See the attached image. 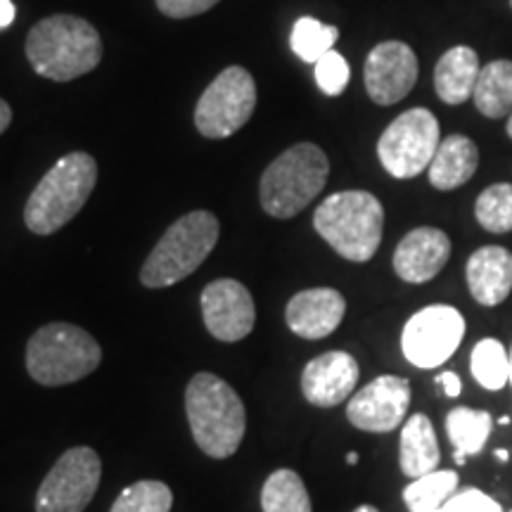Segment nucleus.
<instances>
[{
    "label": "nucleus",
    "instance_id": "f257e3e1",
    "mask_svg": "<svg viewBox=\"0 0 512 512\" xmlns=\"http://www.w3.org/2000/svg\"><path fill=\"white\" fill-rule=\"evenodd\" d=\"M27 57L34 72L50 81H74L93 72L102 60V41L93 24L74 15L41 19L27 36Z\"/></svg>",
    "mask_w": 512,
    "mask_h": 512
},
{
    "label": "nucleus",
    "instance_id": "f03ea898",
    "mask_svg": "<svg viewBox=\"0 0 512 512\" xmlns=\"http://www.w3.org/2000/svg\"><path fill=\"white\" fill-rule=\"evenodd\" d=\"M185 413L195 444L209 458H230L245 437V406L233 387L211 373L195 375L185 392Z\"/></svg>",
    "mask_w": 512,
    "mask_h": 512
},
{
    "label": "nucleus",
    "instance_id": "7ed1b4c3",
    "mask_svg": "<svg viewBox=\"0 0 512 512\" xmlns=\"http://www.w3.org/2000/svg\"><path fill=\"white\" fill-rule=\"evenodd\" d=\"M313 226L335 252L347 261H370L382 242L384 209L366 190L335 192L313 214Z\"/></svg>",
    "mask_w": 512,
    "mask_h": 512
},
{
    "label": "nucleus",
    "instance_id": "20e7f679",
    "mask_svg": "<svg viewBox=\"0 0 512 512\" xmlns=\"http://www.w3.org/2000/svg\"><path fill=\"white\" fill-rule=\"evenodd\" d=\"M95 181H98V164L88 152H72L62 157L31 192L24 207L27 228L36 235L57 233L83 209Z\"/></svg>",
    "mask_w": 512,
    "mask_h": 512
},
{
    "label": "nucleus",
    "instance_id": "39448f33",
    "mask_svg": "<svg viewBox=\"0 0 512 512\" xmlns=\"http://www.w3.org/2000/svg\"><path fill=\"white\" fill-rule=\"evenodd\" d=\"M328 176V155L318 145H292L273 159L261 176V207L273 219H292L316 200L328 183Z\"/></svg>",
    "mask_w": 512,
    "mask_h": 512
},
{
    "label": "nucleus",
    "instance_id": "423d86ee",
    "mask_svg": "<svg viewBox=\"0 0 512 512\" xmlns=\"http://www.w3.org/2000/svg\"><path fill=\"white\" fill-rule=\"evenodd\" d=\"M219 233V219L211 211L200 209L181 216L145 259L140 283L152 290L181 283L204 264L219 242Z\"/></svg>",
    "mask_w": 512,
    "mask_h": 512
},
{
    "label": "nucleus",
    "instance_id": "0eeeda50",
    "mask_svg": "<svg viewBox=\"0 0 512 512\" xmlns=\"http://www.w3.org/2000/svg\"><path fill=\"white\" fill-rule=\"evenodd\" d=\"M102 361L93 335L72 323H48L31 335L27 370L43 387H62L88 377Z\"/></svg>",
    "mask_w": 512,
    "mask_h": 512
},
{
    "label": "nucleus",
    "instance_id": "6e6552de",
    "mask_svg": "<svg viewBox=\"0 0 512 512\" xmlns=\"http://www.w3.org/2000/svg\"><path fill=\"white\" fill-rule=\"evenodd\" d=\"M439 143L437 117L425 107H415L387 126L377 143V157L389 176L406 181L430 169Z\"/></svg>",
    "mask_w": 512,
    "mask_h": 512
},
{
    "label": "nucleus",
    "instance_id": "1a4fd4ad",
    "mask_svg": "<svg viewBox=\"0 0 512 512\" xmlns=\"http://www.w3.org/2000/svg\"><path fill=\"white\" fill-rule=\"evenodd\" d=\"M256 83L245 67H228L209 83L195 107V126L204 138L233 136L252 119Z\"/></svg>",
    "mask_w": 512,
    "mask_h": 512
},
{
    "label": "nucleus",
    "instance_id": "9d476101",
    "mask_svg": "<svg viewBox=\"0 0 512 512\" xmlns=\"http://www.w3.org/2000/svg\"><path fill=\"white\" fill-rule=\"evenodd\" d=\"M100 456L88 446L69 448L43 479L36 512H83L100 486Z\"/></svg>",
    "mask_w": 512,
    "mask_h": 512
},
{
    "label": "nucleus",
    "instance_id": "9b49d317",
    "mask_svg": "<svg viewBox=\"0 0 512 512\" xmlns=\"http://www.w3.org/2000/svg\"><path fill=\"white\" fill-rule=\"evenodd\" d=\"M465 337V318L453 306L434 304L408 318L401 332L403 356L415 368L432 370L456 354Z\"/></svg>",
    "mask_w": 512,
    "mask_h": 512
},
{
    "label": "nucleus",
    "instance_id": "f8f14e48",
    "mask_svg": "<svg viewBox=\"0 0 512 512\" xmlns=\"http://www.w3.org/2000/svg\"><path fill=\"white\" fill-rule=\"evenodd\" d=\"M411 406V382L399 375H380L347 403V418L363 432H394Z\"/></svg>",
    "mask_w": 512,
    "mask_h": 512
},
{
    "label": "nucleus",
    "instance_id": "ddd939ff",
    "mask_svg": "<svg viewBox=\"0 0 512 512\" xmlns=\"http://www.w3.org/2000/svg\"><path fill=\"white\" fill-rule=\"evenodd\" d=\"M204 325L219 342H240L254 330L256 309L249 290L238 280L221 278L202 292Z\"/></svg>",
    "mask_w": 512,
    "mask_h": 512
},
{
    "label": "nucleus",
    "instance_id": "4468645a",
    "mask_svg": "<svg viewBox=\"0 0 512 512\" xmlns=\"http://www.w3.org/2000/svg\"><path fill=\"white\" fill-rule=\"evenodd\" d=\"M363 79L370 100L377 105H396L418 81V57L406 43L384 41L370 50Z\"/></svg>",
    "mask_w": 512,
    "mask_h": 512
},
{
    "label": "nucleus",
    "instance_id": "2eb2a0df",
    "mask_svg": "<svg viewBox=\"0 0 512 512\" xmlns=\"http://www.w3.org/2000/svg\"><path fill=\"white\" fill-rule=\"evenodd\" d=\"M356 358L347 351H328L306 363L302 373V392L306 401L318 408H335L354 394L358 384Z\"/></svg>",
    "mask_w": 512,
    "mask_h": 512
},
{
    "label": "nucleus",
    "instance_id": "dca6fc26",
    "mask_svg": "<svg viewBox=\"0 0 512 512\" xmlns=\"http://www.w3.org/2000/svg\"><path fill=\"white\" fill-rule=\"evenodd\" d=\"M451 256V240L444 230L422 226L399 242L394 252V271L403 283L422 285L437 278Z\"/></svg>",
    "mask_w": 512,
    "mask_h": 512
},
{
    "label": "nucleus",
    "instance_id": "f3484780",
    "mask_svg": "<svg viewBox=\"0 0 512 512\" xmlns=\"http://www.w3.org/2000/svg\"><path fill=\"white\" fill-rule=\"evenodd\" d=\"M347 302L332 287H313V290L297 292L290 299L285 320L297 337L323 339L332 335L342 323Z\"/></svg>",
    "mask_w": 512,
    "mask_h": 512
},
{
    "label": "nucleus",
    "instance_id": "a211bd4d",
    "mask_svg": "<svg viewBox=\"0 0 512 512\" xmlns=\"http://www.w3.org/2000/svg\"><path fill=\"white\" fill-rule=\"evenodd\" d=\"M467 287L482 306H498L512 292V252L498 245L479 247L467 259Z\"/></svg>",
    "mask_w": 512,
    "mask_h": 512
},
{
    "label": "nucleus",
    "instance_id": "6ab92c4d",
    "mask_svg": "<svg viewBox=\"0 0 512 512\" xmlns=\"http://www.w3.org/2000/svg\"><path fill=\"white\" fill-rule=\"evenodd\" d=\"M479 72V57L472 48L456 46L441 55L434 69V88L446 105H463L475 93Z\"/></svg>",
    "mask_w": 512,
    "mask_h": 512
},
{
    "label": "nucleus",
    "instance_id": "aec40b11",
    "mask_svg": "<svg viewBox=\"0 0 512 512\" xmlns=\"http://www.w3.org/2000/svg\"><path fill=\"white\" fill-rule=\"evenodd\" d=\"M439 460H441L439 441L430 418L422 413L411 415V418L403 422V430H401V451H399L401 472L411 479L425 477L437 470Z\"/></svg>",
    "mask_w": 512,
    "mask_h": 512
},
{
    "label": "nucleus",
    "instance_id": "412c9836",
    "mask_svg": "<svg viewBox=\"0 0 512 512\" xmlns=\"http://www.w3.org/2000/svg\"><path fill=\"white\" fill-rule=\"evenodd\" d=\"M479 166V150L467 136H448L439 143L430 169V183L437 190H456L475 176Z\"/></svg>",
    "mask_w": 512,
    "mask_h": 512
},
{
    "label": "nucleus",
    "instance_id": "4be33fe9",
    "mask_svg": "<svg viewBox=\"0 0 512 512\" xmlns=\"http://www.w3.org/2000/svg\"><path fill=\"white\" fill-rule=\"evenodd\" d=\"M494 430V420L489 411H479V408L458 406L446 415V434L451 441L453 451H456V463L465 465L467 456H477L484 451L486 441Z\"/></svg>",
    "mask_w": 512,
    "mask_h": 512
},
{
    "label": "nucleus",
    "instance_id": "5701e85b",
    "mask_svg": "<svg viewBox=\"0 0 512 512\" xmlns=\"http://www.w3.org/2000/svg\"><path fill=\"white\" fill-rule=\"evenodd\" d=\"M477 110L489 119L508 117L512 112V62L496 60L489 62L479 72L475 93Z\"/></svg>",
    "mask_w": 512,
    "mask_h": 512
},
{
    "label": "nucleus",
    "instance_id": "b1692460",
    "mask_svg": "<svg viewBox=\"0 0 512 512\" xmlns=\"http://www.w3.org/2000/svg\"><path fill=\"white\" fill-rule=\"evenodd\" d=\"M264 512H313L311 496L294 470H275L261 489Z\"/></svg>",
    "mask_w": 512,
    "mask_h": 512
},
{
    "label": "nucleus",
    "instance_id": "393cba45",
    "mask_svg": "<svg viewBox=\"0 0 512 512\" xmlns=\"http://www.w3.org/2000/svg\"><path fill=\"white\" fill-rule=\"evenodd\" d=\"M470 373L489 392H498L510 382V354L496 337L479 339L470 354Z\"/></svg>",
    "mask_w": 512,
    "mask_h": 512
},
{
    "label": "nucleus",
    "instance_id": "a878e982",
    "mask_svg": "<svg viewBox=\"0 0 512 512\" xmlns=\"http://www.w3.org/2000/svg\"><path fill=\"white\" fill-rule=\"evenodd\" d=\"M458 472L434 470L430 475L413 479L403 489V503L411 512H432L444 505L458 491Z\"/></svg>",
    "mask_w": 512,
    "mask_h": 512
},
{
    "label": "nucleus",
    "instance_id": "bb28decb",
    "mask_svg": "<svg viewBox=\"0 0 512 512\" xmlns=\"http://www.w3.org/2000/svg\"><path fill=\"white\" fill-rule=\"evenodd\" d=\"M337 38H339L337 27L318 22L316 17H302L297 24H294L290 43L294 53L302 57L304 62L316 64L320 57L328 55L330 50L335 48Z\"/></svg>",
    "mask_w": 512,
    "mask_h": 512
},
{
    "label": "nucleus",
    "instance_id": "cd10ccee",
    "mask_svg": "<svg viewBox=\"0 0 512 512\" xmlns=\"http://www.w3.org/2000/svg\"><path fill=\"white\" fill-rule=\"evenodd\" d=\"M477 223L489 233H510L512 230V185L496 183L482 190L475 202Z\"/></svg>",
    "mask_w": 512,
    "mask_h": 512
},
{
    "label": "nucleus",
    "instance_id": "c85d7f7f",
    "mask_svg": "<svg viewBox=\"0 0 512 512\" xmlns=\"http://www.w3.org/2000/svg\"><path fill=\"white\" fill-rule=\"evenodd\" d=\"M174 505V494L164 482L145 479L126 486L110 512H169Z\"/></svg>",
    "mask_w": 512,
    "mask_h": 512
},
{
    "label": "nucleus",
    "instance_id": "c756f323",
    "mask_svg": "<svg viewBox=\"0 0 512 512\" xmlns=\"http://www.w3.org/2000/svg\"><path fill=\"white\" fill-rule=\"evenodd\" d=\"M349 64L337 50H330L316 62V83L325 95H342L349 86Z\"/></svg>",
    "mask_w": 512,
    "mask_h": 512
},
{
    "label": "nucleus",
    "instance_id": "7c9ffc66",
    "mask_svg": "<svg viewBox=\"0 0 512 512\" xmlns=\"http://www.w3.org/2000/svg\"><path fill=\"white\" fill-rule=\"evenodd\" d=\"M432 512H503L501 503L494 501L489 494H484L482 489H460L453 494L441 508Z\"/></svg>",
    "mask_w": 512,
    "mask_h": 512
},
{
    "label": "nucleus",
    "instance_id": "2f4dec72",
    "mask_svg": "<svg viewBox=\"0 0 512 512\" xmlns=\"http://www.w3.org/2000/svg\"><path fill=\"white\" fill-rule=\"evenodd\" d=\"M221 0H157V8L164 12L166 17H174V19H185V17H195L202 15L219 5Z\"/></svg>",
    "mask_w": 512,
    "mask_h": 512
},
{
    "label": "nucleus",
    "instance_id": "473e14b6",
    "mask_svg": "<svg viewBox=\"0 0 512 512\" xmlns=\"http://www.w3.org/2000/svg\"><path fill=\"white\" fill-rule=\"evenodd\" d=\"M434 382H437V387L448 396V399H458L460 392H463V382H460V377L456 373H451V370L439 373Z\"/></svg>",
    "mask_w": 512,
    "mask_h": 512
},
{
    "label": "nucleus",
    "instance_id": "72a5a7b5",
    "mask_svg": "<svg viewBox=\"0 0 512 512\" xmlns=\"http://www.w3.org/2000/svg\"><path fill=\"white\" fill-rule=\"evenodd\" d=\"M15 22V3L12 0H0V31L8 29Z\"/></svg>",
    "mask_w": 512,
    "mask_h": 512
},
{
    "label": "nucleus",
    "instance_id": "f704fd0d",
    "mask_svg": "<svg viewBox=\"0 0 512 512\" xmlns=\"http://www.w3.org/2000/svg\"><path fill=\"white\" fill-rule=\"evenodd\" d=\"M10 121H12L10 105L5 100H0V136H3V131H8Z\"/></svg>",
    "mask_w": 512,
    "mask_h": 512
},
{
    "label": "nucleus",
    "instance_id": "c9c22d12",
    "mask_svg": "<svg viewBox=\"0 0 512 512\" xmlns=\"http://www.w3.org/2000/svg\"><path fill=\"white\" fill-rule=\"evenodd\" d=\"M496 458H498V460H501V463H505V460H508V458H510V453H508V451H505V448H498V451H496Z\"/></svg>",
    "mask_w": 512,
    "mask_h": 512
},
{
    "label": "nucleus",
    "instance_id": "e433bc0d",
    "mask_svg": "<svg viewBox=\"0 0 512 512\" xmlns=\"http://www.w3.org/2000/svg\"><path fill=\"white\" fill-rule=\"evenodd\" d=\"M354 512H380V510H377L375 505H358Z\"/></svg>",
    "mask_w": 512,
    "mask_h": 512
},
{
    "label": "nucleus",
    "instance_id": "4c0bfd02",
    "mask_svg": "<svg viewBox=\"0 0 512 512\" xmlns=\"http://www.w3.org/2000/svg\"><path fill=\"white\" fill-rule=\"evenodd\" d=\"M347 463H349V465H356V463H358V453H356V451L347 453Z\"/></svg>",
    "mask_w": 512,
    "mask_h": 512
},
{
    "label": "nucleus",
    "instance_id": "58836bf2",
    "mask_svg": "<svg viewBox=\"0 0 512 512\" xmlns=\"http://www.w3.org/2000/svg\"><path fill=\"white\" fill-rule=\"evenodd\" d=\"M498 425H510V418H508V415H501V418H498Z\"/></svg>",
    "mask_w": 512,
    "mask_h": 512
},
{
    "label": "nucleus",
    "instance_id": "ea45409f",
    "mask_svg": "<svg viewBox=\"0 0 512 512\" xmlns=\"http://www.w3.org/2000/svg\"><path fill=\"white\" fill-rule=\"evenodd\" d=\"M508 136L512 138V112L508 114Z\"/></svg>",
    "mask_w": 512,
    "mask_h": 512
},
{
    "label": "nucleus",
    "instance_id": "a19ab883",
    "mask_svg": "<svg viewBox=\"0 0 512 512\" xmlns=\"http://www.w3.org/2000/svg\"><path fill=\"white\" fill-rule=\"evenodd\" d=\"M510 387H512V349H510Z\"/></svg>",
    "mask_w": 512,
    "mask_h": 512
},
{
    "label": "nucleus",
    "instance_id": "79ce46f5",
    "mask_svg": "<svg viewBox=\"0 0 512 512\" xmlns=\"http://www.w3.org/2000/svg\"><path fill=\"white\" fill-rule=\"evenodd\" d=\"M510 5H512V0H510Z\"/></svg>",
    "mask_w": 512,
    "mask_h": 512
},
{
    "label": "nucleus",
    "instance_id": "37998d69",
    "mask_svg": "<svg viewBox=\"0 0 512 512\" xmlns=\"http://www.w3.org/2000/svg\"><path fill=\"white\" fill-rule=\"evenodd\" d=\"M510 512H512V510H510Z\"/></svg>",
    "mask_w": 512,
    "mask_h": 512
}]
</instances>
